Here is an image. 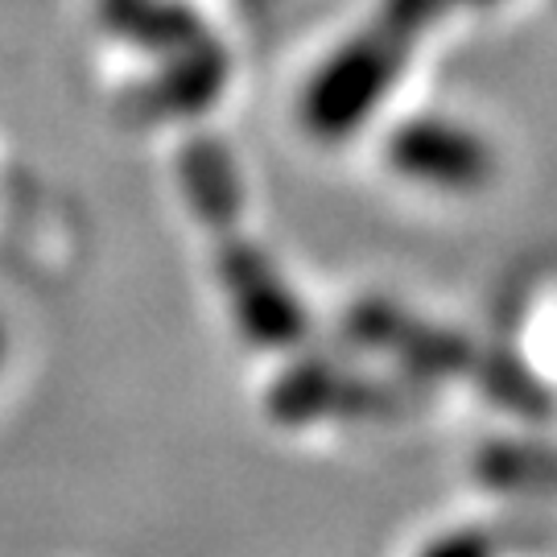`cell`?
<instances>
[{"label": "cell", "instance_id": "1", "mask_svg": "<svg viewBox=\"0 0 557 557\" xmlns=\"http://www.w3.org/2000/svg\"><path fill=\"white\" fill-rule=\"evenodd\" d=\"M388 161L405 178L430 182L438 190H479L496 174L492 145L446 120H413L393 133Z\"/></svg>", "mask_w": 557, "mask_h": 557}, {"label": "cell", "instance_id": "2", "mask_svg": "<svg viewBox=\"0 0 557 557\" xmlns=\"http://www.w3.org/2000/svg\"><path fill=\"white\" fill-rule=\"evenodd\" d=\"M220 273L227 294H232L239 326L257 343H294V338H301V326H306L301 306L277 281V273L257 257L252 244L232 236L223 239Z\"/></svg>", "mask_w": 557, "mask_h": 557}, {"label": "cell", "instance_id": "3", "mask_svg": "<svg viewBox=\"0 0 557 557\" xmlns=\"http://www.w3.org/2000/svg\"><path fill=\"white\" fill-rule=\"evenodd\" d=\"M479 475L496 492L545 496V492H557V450L533 446V442H492L479 455Z\"/></svg>", "mask_w": 557, "mask_h": 557}, {"label": "cell", "instance_id": "4", "mask_svg": "<svg viewBox=\"0 0 557 557\" xmlns=\"http://www.w3.org/2000/svg\"><path fill=\"white\" fill-rule=\"evenodd\" d=\"M421 557H496V545L483 533H455V537L434 541Z\"/></svg>", "mask_w": 557, "mask_h": 557}, {"label": "cell", "instance_id": "5", "mask_svg": "<svg viewBox=\"0 0 557 557\" xmlns=\"http://www.w3.org/2000/svg\"><path fill=\"white\" fill-rule=\"evenodd\" d=\"M0 351H4V331H0Z\"/></svg>", "mask_w": 557, "mask_h": 557}]
</instances>
